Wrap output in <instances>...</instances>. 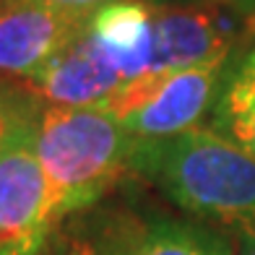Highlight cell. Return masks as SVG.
Instances as JSON below:
<instances>
[{
	"instance_id": "obj_5",
	"label": "cell",
	"mask_w": 255,
	"mask_h": 255,
	"mask_svg": "<svg viewBox=\"0 0 255 255\" xmlns=\"http://www.w3.org/2000/svg\"><path fill=\"white\" fill-rule=\"evenodd\" d=\"M242 34V18L224 8L154 5V55L148 73L227 63Z\"/></svg>"
},
{
	"instance_id": "obj_3",
	"label": "cell",
	"mask_w": 255,
	"mask_h": 255,
	"mask_svg": "<svg viewBox=\"0 0 255 255\" xmlns=\"http://www.w3.org/2000/svg\"><path fill=\"white\" fill-rule=\"evenodd\" d=\"M227 63H211L185 71L148 73L123 84L104 102L138 143H159L198 125L203 112L222 94Z\"/></svg>"
},
{
	"instance_id": "obj_11",
	"label": "cell",
	"mask_w": 255,
	"mask_h": 255,
	"mask_svg": "<svg viewBox=\"0 0 255 255\" xmlns=\"http://www.w3.org/2000/svg\"><path fill=\"white\" fill-rule=\"evenodd\" d=\"M34 3H42V5H47L52 10H60V13H65V16L89 21L102 5L115 3V0H34Z\"/></svg>"
},
{
	"instance_id": "obj_7",
	"label": "cell",
	"mask_w": 255,
	"mask_h": 255,
	"mask_svg": "<svg viewBox=\"0 0 255 255\" xmlns=\"http://www.w3.org/2000/svg\"><path fill=\"white\" fill-rule=\"evenodd\" d=\"M21 86L50 107H91L107 102L123 86V76L84 29Z\"/></svg>"
},
{
	"instance_id": "obj_8",
	"label": "cell",
	"mask_w": 255,
	"mask_h": 255,
	"mask_svg": "<svg viewBox=\"0 0 255 255\" xmlns=\"http://www.w3.org/2000/svg\"><path fill=\"white\" fill-rule=\"evenodd\" d=\"M89 34L123 76V84L143 78L154 55V5L143 0H115L89 18Z\"/></svg>"
},
{
	"instance_id": "obj_6",
	"label": "cell",
	"mask_w": 255,
	"mask_h": 255,
	"mask_svg": "<svg viewBox=\"0 0 255 255\" xmlns=\"http://www.w3.org/2000/svg\"><path fill=\"white\" fill-rule=\"evenodd\" d=\"M86 26L34 0H0V81L24 84Z\"/></svg>"
},
{
	"instance_id": "obj_1",
	"label": "cell",
	"mask_w": 255,
	"mask_h": 255,
	"mask_svg": "<svg viewBox=\"0 0 255 255\" xmlns=\"http://www.w3.org/2000/svg\"><path fill=\"white\" fill-rule=\"evenodd\" d=\"M133 169L156 177L177 206L240 237L255 235V156L214 128L195 125L159 143H138Z\"/></svg>"
},
{
	"instance_id": "obj_2",
	"label": "cell",
	"mask_w": 255,
	"mask_h": 255,
	"mask_svg": "<svg viewBox=\"0 0 255 255\" xmlns=\"http://www.w3.org/2000/svg\"><path fill=\"white\" fill-rule=\"evenodd\" d=\"M135 138L104 104L47 107L37 123V154L57 219L110 193L133 169Z\"/></svg>"
},
{
	"instance_id": "obj_10",
	"label": "cell",
	"mask_w": 255,
	"mask_h": 255,
	"mask_svg": "<svg viewBox=\"0 0 255 255\" xmlns=\"http://www.w3.org/2000/svg\"><path fill=\"white\" fill-rule=\"evenodd\" d=\"M214 130L255 156V50L242 57L216 99Z\"/></svg>"
},
{
	"instance_id": "obj_4",
	"label": "cell",
	"mask_w": 255,
	"mask_h": 255,
	"mask_svg": "<svg viewBox=\"0 0 255 255\" xmlns=\"http://www.w3.org/2000/svg\"><path fill=\"white\" fill-rule=\"evenodd\" d=\"M37 123L0 146V255H37L60 222L37 154Z\"/></svg>"
},
{
	"instance_id": "obj_14",
	"label": "cell",
	"mask_w": 255,
	"mask_h": 255,
	"mask_svg": "<svg viewBox=\"0 0 255 255\" xmlns=\"http://www.w3.org/2000/svg\"><path fill=\"white\" fill-rule=\"evenodd\" d=\"M16 84H8V81H0V102H3L8 94H10V89H13Z\"/></svg>"
},
{
	"instance_id": "obj_12",
	"label": "cell",
	"mask_w": 255,
	"mask_h": 255,
	"mask_svg": "<svg viewBox=\"0 0 255 255\" xmlns=\"http://www.w3.org/2000/svg\"><path fill=\"white\" fill-rule=\"evenodd\" d=\"M57 255H102L89 240H81V237H71L68 242H63V248Z\"/></svg>"
},
{
	"instance_id": "obj_9",
	"label": "cell",
	"mask_w": 255,
	"mask_h": 255,
	"mask_svg": "<svg viewBox=\"0 0 255 255\" xmlns=\"http://www.w3.org/2000/svg\"><path fill=\"white\" fill-rule=\"evenodd\" d=\"M102 255H232L211 229L175 219H128L104 235Z\"/></svg>"
},
{
	"instance_id": "obj_13",
	"label": "cell",
	"mask_w": 255,
	"mask_h": 255,
	"mask_svg": "<svg viewBox=\"0 0 255 255\" xmlns=\"http://www.w3.org/2000/svg\"><path fill=\"white\" fill-rule=\"evenodd\" d=\"M240 255H255V235H248V237H240Z\"/></svg>"
}]
</instances>
